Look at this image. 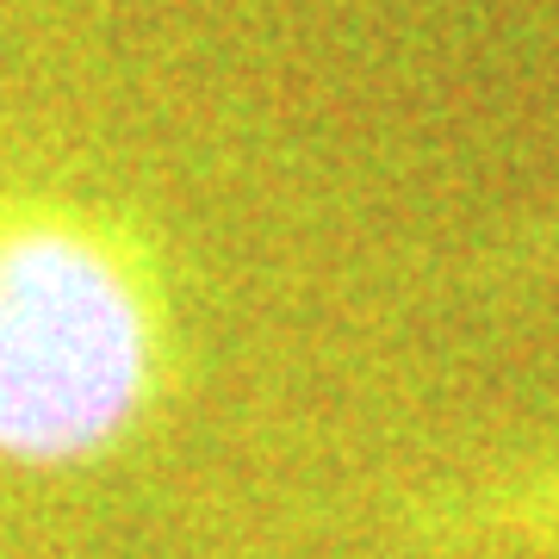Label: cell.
I'll list each match as a JSON object with an SVG mask.
<instances>
[{
	"label": "cell",
	"mask_w": 559,
	"mask_h": 559,
	"mask_svg": "<svg viewBox=\"0 0 559 559\" xmlns=\"http://www.w3.org/2000/svg\"><path fill=\"white\" fill-rule=\"evenodd\" d=\"M547 255H554V261H559V237H554V242H547Z\"/></svg>",
	"instance_id": "cell-3"
},
{
	"label": "cell",
	"mask_w": 559,
	"mask_h": 559,
	"mask_svg": "<svg viewBox=\"0 0 559 559\" xmlns=\"http://www.w3.org/2000/svg\"><path fill=\"white\" fill-rule=\"evenodd\" d=\"M399 559H559V454L429 485L392 522Z\"/></svg>",
	"instance_id": "cell-2"
},
{
	"label": "cell",
	"mask_w": 559,
	"mask_h": 559,
	"mask_svg": "<svg viewBox=\"0 0 559 559\" xmlns=\"http://www.w3.org/2000/svg\"><path fill=\"white\" fill-rule=\"evenodd\" d=\"M156 249L69 193H0V466L62 473L138 436L168 380Z\"/></svg>",
	"instance_id": "cell-1"
}]
</instances>
